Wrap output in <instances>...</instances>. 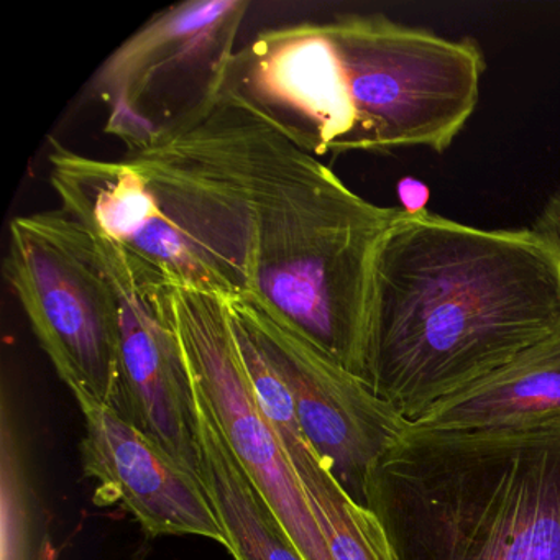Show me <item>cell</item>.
Returning <instances> with one entry per match:
<instances>
[{
    "instance_id": "13",
    "label": "cell",
    "mask_w": 560,
    "mask_h": 560,
    "mask_svg": "<svg viewBox=\"0 0 560 560\" xmlns=\"http://www.w3.org/2000/svg\"><path fill=\"white\" fill-rule=\"evenodd\" d=\"M560 422V339L432 405L418 428L498 431Z\"/></svg>"
},
{
    "instance_id": "16",
    "label": "cell",
    "mask_w": 560,
    "mask_h": 560,
    "mask_svg": "<svg viewBox=\"0 0 560 560\" xmlns=\"http://www.w3.org/2000/svg\"><path fill=\"white\" fill-rule=\"evenodd\" d=\"M533 229L544 241L552 245L560 257V189L546 199Z\"/></svg>"
},
{
    "instance_id": "5",
    "label": "cell",
    "mask_w": 560,
    "mask_h": 560,
    "mask_svg": "<svg viewBox=\"0 0 560 560\" xmlns=\"http://www.w3.org/2000/svg\"><path fill=\"white\" fill-rule=\"evenodd\" d=\"M248 0H186L156 12L101 65L90 93L126 155L208 119L222 103Z\"/></svg>"
},
{
    "instance_id": "11",
    "label": "cell",
    "mask_w": 560,
    "mask_h": 560,
    "mask_svg": "<svg viewBox=\"0 0 560 560\" xmlns=\"http://www.w3.org/2000/svg\"><path fill=\"white\" fill-rule=\"evenodd\" d=\"M83 412L81 460L97 501L119 503L150 536H198L228 549L202 481L116 409L77 398Z\"/></svg>"
},
{
    "instance_id": "4",
    "label": "cell",
    "mask_w": 560,
    "mask_h": 560,
    "mask_svg": "<svg viewBox=\"0 0 560 560\" xmlns=\"http://www.w3.org/2000/svg\"><path fill=\"white\" fill-rule=\"evenodd\" d=\"M366 506L395 560H560V422L411 424L373 467Z\"/></svg>"
},
{
    "instance_id": "10",
    "label": "cell",
    "mask_w": 560,
    "mask_h": 560,
    "mask_svg": "<svg viewBox=\"0 0 560 560\" xmlns=\"http://www.w3.org/2000/svg\"><path fill=\"white\" fill-rule=\"evenodd\" d=\"M48 163L61 209L88 231L113 242L175 287L232 300L205 252L129 160L91 159L51 140Z\"/></svg>"
},
{
    "instance_id": "7",
    "label": "cell",
    "mask_w": 560,
    "mask_h": 560,
    "mask_svg": "<svg viewBox=\"0 0 560 560\" xmlns=\"http://www.w3.org/2000/svg\"><path fill=\"white\" fill-rule=\"evenodd\" d=\"M90 237L119 303L113 408L199 478L198 396L176 327L172 283L107 238L93 232Z\"/></svg>"
},
{
    "instance_id": "15",
    "label": "cell",
    "mask_w": 560,
    "mask_h": 560,
    "mask_svg": "<svg viewBox=\"0 0 560 560\" xmlns=\"http://www.w3.org/2000/svg\"><path fill=\"white\" fill-rule=\"evenodd\" d=\"M31 493L18 439L4 409L0 435V560H48L44 559L40 536L35 526Z\"/></svg>"
},
{
    "instance_id": "8",
    "label": "cell",
    "mask_w": 560,
    "mask_h": 560,
    "mask_svg": "<svg viewBox=\"0 0 560 560\" xmlns=\"http://www.w3.org/2000/svg\"><path fill=\"white\" fill-rule=\"evenodd\" d=\"M176 327L196 392L229 447L260 488L306 560H330L287 451L258 402L238 349L229 300L172 284Z\"/></svg>"
},
{
    "instance_id": "14",
    "label": "cell",
    "mask_w": 560,
    "mask_h": 560,
    "mask_svg": "<svg viewBox=\"0 0 560 560\" xmlns=\"http://www.w3.org/2000/svg\"><path fill=\"white\" fill-rule=\"evenodd\" d=\"M196 389V388H195ZM198 396L199 478L235 560H306Z\"/></svg>"
},
{
    "instance_id": "1",
    "label": "cell",
    "mask_w": 560,
    "mask_h": 560,
    "mask_svg": "<svg viewBox=\"0 0 560 560\" xmlns=\"http://www.w3.org/2000/svg\"><path fill=\"white\" fill-rule=\"evenodd\" d=\"M126 159L232 300L247 298L362 378L376 257L401 209L366 201L317 156L228 103Z\"/></svg>"
},
{
    "instance_id": "17",
    "label": "cell",
    "mask_w": 560,
    "mask_h": 560,
    "mask_svg": "<svg viewBox=\"0 0 560 560\" xmlns=\"http://www.w3.org/2000/svg\"><path fill=\"white\" fill-rule=\"evenodd\" d=\"M396 192H398L399 209L406 212V214L416 215L428 212L431 191H429V186L421 182V179H399Z\"/></svg>"
},
{
    "instance_id": "2",
    "label": "cell",
    "mask_w": 560,
    "mask_h": 560,
    "mask_svg": "<svg viewBox=\"0 0 560 560\" xmlns=\"http://www.w3.org/2000/svg\"><path fill=\"white\" fill-rule=\"evenodd\" d=\"M560 339V257L533 228L401 211L373 271L362 380L415 422Z\"/></svg>"
},
{
    "instance_id": "9",
    "label": "cell",
    "mask_w": 560,
    "mask_h": 560,
    "mask_svg": "<svg viewBox=\"0 0 560 560\" xmlns=\"http://www.w3.org/2000/svg\"><path fill=\"white\" fill-rule=\"evenodd\" d=\"M231 313L254 334L283 380L298 421L327 470L360 506L376 462L411 428L398 409L316 346L278 324L247 298Z\"/></svg>"
},
{
    "instance_id": "6",
    "label": "cell",
    "mask_w": 560,
    "mask_h": 560,
    "mask_svg": "<svg viewBox=\"0 0 560 560\" xmlns=\"http://www.w3.org/2000/svg\"><path fill=\"white\" fill-rule=\"evenodd\" d=\"M4 275L74 399L113 408L119 303L90 232L63 209L19 215L11 222Z\"/></svg>"
},
{
    "instance_id": "3",
    "label": "cell",
    "mask_w": 560,
    "mask_h": 560,
    "mask_svg": "<svg viewBox=\"0 0 560 560\" xmlns=\"http://www.w3.org/2000/svg\"><path fill=\"white\" fill-rule=\"evenodd\" d=\"M487 70L474 38L385 15H337L258 32L235 51L222 103L311 155L444 153L480 101Z\"/></svg>"
},
{
    "instance_id": "12",
    "label": "cell",
    "mask_w": 560,
    "mask_h": 560,
    "mask_svg": "<svg viewBox=\"0 0 560 560\" xmlns=\"http://www.w3.org/2000/svg\"><path fill=\"white\" fill-rule=\"evenodd\" d=\"M244 362L258 402L287 451L330 560H395L378 517L349 497L307 441L293 399L268 357L260 349H248Z\"/></svg>"
}]
</instances>
